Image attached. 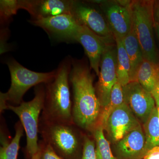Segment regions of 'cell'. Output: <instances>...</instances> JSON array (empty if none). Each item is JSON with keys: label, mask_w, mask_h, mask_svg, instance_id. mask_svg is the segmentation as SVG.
I'll return each mask as SVG.
<instances>
[{"label": "cell", "mask_w": 159, "mask_h": 159, "mask_svg": "<svg viewBox=\"0 0 159 159\" xmlns=\"http://www.w3.org/2000/svg\"><path fill=\"white\" fill-rule=\"evenodd\" d=\"M11 76V84L8 92L0 94V111L6 110V105H19L24 95L32 87L46 84L55 77L56 70L48 73L30 70L14 59L6 62Z\"/></svg>", "instance_id": "4"}, {"label": "cell", "mask_w": 159, "mask_h": 159, "mask_svg": "<svg viewBox=\"0 0 159 159\" xmlns=\"http://www.w3.org/2000/svg\"><path fill=\"white\" fill-rule=\"evenodd\" d=\"M117 48V80L122 86L130 82V64L122 39L115 37Z\"/></svg>", "instance_id": "18"}, {"label": "cell", "mask_w": 159, "mask_h": 159, "mask_svg": "<svg viewBox=\"0 0 159 159\" xmlns=\"http://www.w3.org/2000/svg\"><path fill=\"white\" fill-rule=\"evenodd\" d=\"M40 151L39 148L38 151L31 157V159H40Z\"/></svg>", "instance_id": "28"}, {"label": "cell", "mask_w": 159, "mask_h": 159, "mask_svg": "<svg viewBox=\"0 0 159 159\" xmlns=\"http://www.w3.org/2000/svg\"><path fill=\"white\" fill-rule=\"evenodd\" d=\"M113 43L107 45L101 57L99 80L96 92L102 109L110 101L111 92L117 81L116 46Z\"/></svg>", "instance_id": "7"}, {"label": "cell", "mask_w": 159, "mask_h": 159, "mask_svg": "<svg viewBox=\"0 0 159 159\" xmlns=\"http://www.w3.org/2000/svg\"><path fill=\"white\" fill-rule=\"evenodd\" d=\"M80 159H98L96 151V143L93 138L84 135L82 155Z\"/></svg>", "instance_id": "24"}, {"label": "cell", "mask_w": 159, "mask_h": 159, "mask_svg": "<svg viewBox=\"0 0 159 159\" xmlns=\"http://www.w3.org/2000/svg\"><path fill=\"white\" fill-rule=\"evenodd\" d=\"M151 93L152 94L154 99L157 107H159V71L156 84L153 90Z\"/></svg>", "instance_id": "27"}, {"label": "cell", "mask_w": 159, "mask_h": 159, "mask_svg": "<svg viewBox=\"0 0 159 159\" xmlns=\"http://www.w3.org/2000/svg\"><path fill=\"white\" fill-rule=\"evenodd\" d=\"M96 143L98 159H117L111 150L110 145L104 134L102 125H97L91 133Z\"/></svg>", "instance_id": "22"}, {"label": "cell", "mask_w": 159, "mask_h": 159, "mask_svg": "<svg viewBox=\"0 0 159 159\" xmlns=\"http://www.w3.org/2000/svg\"><path fill=\"white\" fill-rule=\"evenodd\" d=\"M114 144V155L117 159H143L147 153L142 124Z\"/></svg>", "instance_id": "14"}, {"label": "cell", "mask_w": 159, "mask_h": 159, "mask_svg": "<svg viewBox=\"0 0 159 159\" xmlns=\"http://www.w3.org/2000/svg\"><path fill=\"white\" fill-rule=\"evenodd\" d=\"M157 16L158 17L159 19V5L158 6L157 9Z\"/></svg>", "instance_id": "30"}, {"label": "cell", "mask_w": 159, "mask_h": 159, "mask_svg": "<svg viewBox=\"0 0 159 159\" xmlns=\"http://www.w3.org/2000/svg\"><path fill=\"white\" fill-rule=\"evenodd\" d=\"M105 12L114 37L123 39L133 27L131 2L121 1L107 6Z\"/></svg>", "instance_id": "15"}, {"label": "cell", "mask_w": 159, "mask_h": 159, "mask_svg": "<svg viewBox=\"0 0 159 159\" xmlns=\"http://www.w3.org/2000/svg\"><path fill=\"white\" fill-rule=\"evenodd\" d=\"M73 1L70 0H21L18 1L20 9H25L38 19L71 13Z\"/></svg>", "instance_id": "13"}, {"label": "cell", "mask_w": 159, "mask_h": 159, "mask_svg": "<svg viewBox=\"0 0 159 159\" xmlns=\"http://www.w3.org/2000/svg\"><path fill=\"white\" fill-rule=\"evenodd\" d=\"M159 71V65L144 58L137 72L136 81L151 93L156 84Z\"/></svg>", "instance_id": "19"}, {"label": "cell", "mask_w": 159, "mask_h": 159, "mask_svg": "<svg viewBox=\"0 0 159 159\" xmlns=\"http://www.w3.org/2000/svg\"><path fill=\"white\" fill-rule=\"evenodd\" d=\"M155 29L156 31L157 35L159 39V24L158 23H155V24L154 26Z\"/></svg>", "instance_id": "29"}, {"label": "cell", "mask_w": 159, "mask_h": 159, "mask_svg": "<svg viewBox=\"0 0 159 159\" xmlns=\"http://www.w3.org/2000/svg\"><path fill=\"white\" fill-rule=\"evenodd\" d=\"M133 29L145 59L159 65L153 35L155 24L153 2L134 1L131 2Z\"/></svg>", "instance_id": "6"}, {"label": "cell", "mask_w": 159, "mask_h": 159, "mask_svg": "<svg viewBox=\"0 0 159 159\" xmlns=\"http://www.w3.org/2000/svg\"><path fill=\"white\" fill-rule=\"evenodd\" d=\"M39 146L40 151V159H62L50 145L42 140L39 141Z\"/></svg>", "instance_id": "25"}, {"label": "cell", "mask_w": 159, "mask_h": 159, "mask_svg": "<svg viewBox=\"0 0 159 159\" xmlns=\"http://www.w3.org/2000/svg\"><path fill=\"white\" fill-rule=\"evenodd\" d=\"M34 93V98L31 101H23L18 106L7 104L6 108L12 111L19 118L26 134V155L30 159L39 149L38 134L40 117L44 102L45 84L36 86Z\"/></svg>", "instance_id": "5"}, {"label": "cell", "mask_w": 159, "mask_h": 159, "mask_svg": "<svg viewBox=\"0 0 159 159\" xmlns=\"http://www.w3.org/2000/svg\"><path fill=\"white\" fill-rule=\"evenodd\" d=\"M143 159H159V146H156L148 151Z\"/></svg>", "instance_id": "26"}, {"label": "cell", "mask_w": 159, "mask_h": 159, "mask_svg": "<svg viewBox=\"0 0 159 159\" xmlns=\"http://www.w3.org/2000/svg\"><path fill=\"white\" fill-rule=\"evenodd\" d=\"M124 102L136 118L143 125L155 107V101L152 95L137 81H132L122 86Z\"/></svg>", "instance_id": "9"}, {"label": "cell", "mask_w": 159, "mask_h": 159, "mask_svg": "<svg viewBox=\"0 0 159 159\" xmlns=\"http://www.w3.org/2000/svg\"><path fill=\"white\" fill-rule=\"evenodd\" d=\"M29 22L43 29L52 38L61 41H75L80 24L71 13L31 19Z\"/></svg>", "instance_id": "8"}, {"label": "cell", "mask_w": 159, "mask_h": 159, "mask_svg": "<svg viewBox=\"0 0 159 159\" xmlns=\"http://www.w3.org/2000/svg\"><path fill=\"white\" fill-rule=\"evenodd\" d=\"M157 108L158 114V118L159 121V107H157Z\"/></svg>", "instance_id": "31"}, {"label": "cell", "mask_w": 159, "mask_h": 159, "mask_svg": "<svg viewBox=\"0 0 159 159\" xmlns=\"http://www.w3.org/2000/svg\"><path fill=\"white\" fill-rule=\"evenodd\" d=\"M74 123L45 122L39 120V133L62 159H80L85 134Z\"/></svg>", "instance_id": "3"}, {"label": "cell", "mask_w": 159, "mask_h": 159, "mask_svg": "<svg viewBox=\"0 0 159 159\" xmlns=\"http://www.w3.org/2000/svg\"><path fill=\"white\" fill-rule=\"evenodd\" d=\"M72 59L64 60L56 70L54 79L45 84L44 102L40 120L58 123H74L70 85Z\"/></svg>", "instance_id": "2"}, {"label": "cell", "mask_w": 159, "mask_h": 159, "mask_svg": "<svg viewBox=\"0 0 159 159\" xmlns=\"http://www.w3.org/2000/svg\"><path fill=\"white\" fill-rule=\"evenodd\" d=\"M142 125L145 136V149L147 153L152 148L159 146V121L157 106Z\"/></svg>", "instance_id": "20"}, {"label": "cell", "mask_w": 159, "mask_h": 159, "mask_svg": "<svg viewBox=\"0 0 159 159\" xmlns=\"http://www.w3.org/2000/svg\"><path fill=\"white\" fill-rule=\"evenodd\" d=\"M75 41L83 46L88 57L91 68L99 76L102 54L107 45L113 43L114 40L100 37L86 26L80 24Z\"/></svg>", "instance_id": "12"}, {"label": "cell", "mask_w": 159, "mask_h": 159, "mask_svg": "<svg viewBox=\"0 0 159 159\" xmlns=\"http://www.w3.org/2000/svg\"><path fill=\"white\" fill-rule=\"evenodd\" d=\"M140 125V122L124 102L111 114L103 129L115 144Z\"/></svg>", "instance_id": "10"}, {"label": "cell", "mask_w": 159, "mask_h": 159, "mask_svg": "<svg viewBox=\"0 0 159 159\" xmlns=\"http://www.w3.org/2000/svg\"><path fill=\"white\" fill-rule=\"evenodd\" d=\"M15 134L11 141L4 132L1 130L0 159H17L20 147L21 138L24 135L25 131L20 121L16 122L15 126Z\"/></svg>", "instance_id": "17"}, {"label": "cell", "mask_w": 159, "mask_h": 159, "mask_svg": "<svg viewBox=\"0 0 159 159\" xmlns=\"http://www.w3.org/2000/svg\"><path fill=\"white\" fill-rule=\"evenodd\" d=\"M122 40L130 61V82L136 81L137 72L144 57L133 27Z\"/></svg>", "instance_id": "16"}, {"label": "cell", "mask_w": 159, "mask_h": 159, "mask_svg": "<svg viewBox=\"0 0 159 159\" xmlns=\"http://www.w3.org/2000/svg\"><path fill=\"white\" fill-rule=\"evenodd\" d=\"M123 89L121 84L117 80L111 92L110 101L108 105L102 109L97 125L104 127L107 121L113 111L124 103Z\"/></svg>", "instance_id": "21"}, {"label": "cell", "mask_w": 159, "mask_h": 159, "mask_svg": "<svg viewBox=\"0 0 159 159\" xmlns=\"http://www.w3.org/2000/svg\"><path fill=\"white\" fill-rule=\"evenodd\" d=\"M20 9L18 1L16 0H1L0 1V12L1 20L6 21L16 14Z\"/></svg>", "instance_id": "23"}, {"label": "cell", "mask_w": 159, "mask_h": 159, "mask_svg": "<svg viewBox=\"0 0 159 159\" xmlns=\"http://www.w3.org/2000/svg\"><path fill=\"white\" fill-rule=\"evenodd\" d=\"M71 13L79 24L86 26L100 37L115 40L108 23L95 8L81 2L74 1Z\"/></svg>", "instance_id": "11"}, {"label": "cell", "mask_w": 159, "mask_h": 159, "mask_svg": "<svg viewBox=\"0 0 159 159\" xmlns=\"http://www.w3.org/2000/svg\"><path fill=\"white\" fill-rule=\"evenodd\" d=\"M69 80L73 94V122L81 130L91 134L98 124L102 111L93 85V76L83 61L72 59Z\"/></svg>", "instance_id": "1"}]
</instances>
